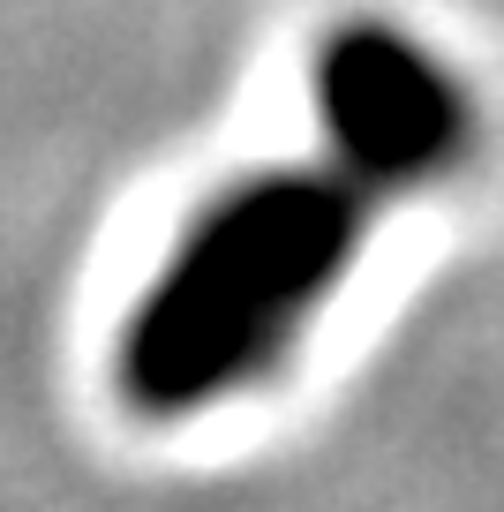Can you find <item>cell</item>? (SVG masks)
Listing matches in <instances>:
<instances>
[{"label": "cell", "instance_id": "obj_1", "mask_svg": "<svg viewBox=\"0 0 504 512\" xmlns=\"http://www.w3.org/2000/svg\"><path fill=\"white\" fill-rule=\"evenodd\" d=\"M362 211L347 181L271 174L196 211L121 339V384L151 415L204 407L301 339L354 256Z\"/></svg>", "mask_w": 504, "mask_h": 512}, {"label": "cell", "instance_id": "obj_2", "mask_svg": "<svg viewBox=\"0 0 504 512\" xmlns=\"http://www.w3.org/2000/svg\"><path fill=\"white\" fill-rule=\"evenodd\" d=\"M316 106L331 121V144L347 151V166H362L369 181L437 174L467 144L459 83L399 31L331 38L324 68H316Z\"/></svg>", "mask_w": 504, "mask_h": 512}]
</instances>
